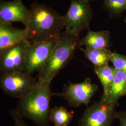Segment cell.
<instances>
[{
    "label": "cell",
    "mask_w": 126,
    "mask_h": 126,
    "mask_svg": "<svg viewBox=\"0 0 126 126\" xmlns=\"http://www.w3.org/2000/svg\"><path fill=\"white\" fill-rule=\"evenodd\" d=\"M125 22L126 23V17L125 18Z\"/></svg>",
    "instance_id": "cell-21"
},
{
    "label": "cell",
    "mask_w": 126,
    "mask_h": 126,
    "mask_svg": "<svg viewBox=\"0 0 126 126\" xmlns=\"http://www.w3.org/2000/svg\"><path fill=\"white\" fill-rule=\"evenodd\" d=\"M24 26L30 42L49 40L58 38L62 32L63 16L45 4L36 2L31 6Z\"/></svg>",
    "instance_id": "cell-1"
},
{
    "label": "cell",
    "mask_w": 126,
    "mask_h": 126,
    "mask_svg": "<svg viewBox=\"0 0 126 126\" xmlns=\"http://www.w3.org/2000/svg\"><path fill=\"white\" fill-rule=\"evenodd\" d=\"M73 117L72 113L62 106H56L50 109L49 119L55 126H69Z\"/></svg>",
    "instance_id": "cell-16"
},
{
    "label": "cell",
    "mask_w": 126,
    "mask_h": 126,
    "mask_svg": "<svg viewBox=\"0 0 126 126\" xmlns=\"http://www.w3.org/2000/svg\"><path fill=\"white\" fill-rule=\"evenodd\" d=\"M126 95V72L116 71L108 95L104 99L108 102L117 104L118 100Z\"/></svg>",
    "instance_id": "cell-13"
},
{
    "label": "cell",
    "mask_w": 126,
    "mask_h": 126,
    "mask_svg": "<svg viewBox=\"0 0 126 126\" xmlns=\"http://www.w3.org/2000/svg\"><path fill=\"white\" fill-rule=\"evenodd\" d=\"M80 49L95 68L108 65L113 54L109 49Z\"/></svg>",
    "instance_id": "cell-14"
},
{
    "label": "cell",
    "mask_w": 126,
    "mask_h": 126,
    "mask_svg": "<svg viewBox=\"0 0 126 126\" xmlns=\"http://www.w3.org/2000/svg\"><path fill=\"white\" fill-rule=\"evenodd\" d=\"M110 33L108 31L99 32L89 30L86 35L80 41L79 45L87 49H109L111 46Z\"/></svg>",
    "instance_id": "cell-12"
},
{
    "label": "cell",
    "mask_w": 126,
    "mask_h": 126,
    "mask_svg": "<svg viewBox=\"0 0 126 126\" xmlns=\"http://www.w3.org/2000/svg\"><path fill=\"white\" fill-rule=\"evenodd\" d=\"M29 14L30 9L23 3V0L0 2V24L18 22L25 25Z\"/></svg>",
    "instance_id": "cell-10"
},
{
    "label": "cell",
    "mask_w": 126,
    "mask_h": 126,
    "mask_svg": "<svg viewBox=\"0 0 126 126\" xmlns=\"http://www.w3.org/2000/svg\"><path fill=\"white\" fill-rule=\"evenodd\" d=\"M116 119L120 121L119 126H126V111H122L120 112H116Z\"/></svg>",
    "instance_id": "cell-20"
},
{
    "label": "cell",
    "mask_w": 126,
    "mask_h": 126,
    "mask_svg": "<svg viewBox=\"0 0 126 126\" xmlns=\"http://www.w3.org/2000/svg\"><path fill=\"white\" fill-rule=\"evenodd\" d=\"M116 105L101 99L86 109L78 126H112L116 119Z\"/></svg>",
    "instance_id": "cell-6"
},
{
    "label": "cell",
    "mask_w": 126,
    "mask_h": 126,
    "mask_svg": "<svg viewBox=\"0 0 126 126\" xmlns=\"http://www.w3.org/2000/svg\"><path fill=\"white\" fill-rule=\"evenodd\" d=\"M29 42L19 43L0 52L1 73L25 71L26 50Z\"/></svg>",
    "instance_id": "cell-9"
},
{
    "label": "cell",
    "mask_w": 126,
    "mask_h": 126,
    "mask_svg": "<svg viewBox=\"0 0 126 126\" xmlns=\"http://www.w3.org/2000/svg\"><path fill=\"white\" fill-rule=\"evenodd\" d=\"M79 37L62 32L45 66L38 73L37 84H50L54 78L73 57L80 45Z\"/></svg>",
    "instance_id": "cell-2"
},
{
    "label": "cell",
    "mask_w": 126,
    "mask_h": 126,
    "mask_svg": "<svg viewBox=\"0 0 126 126\" xmlns=\"http://www.w3.org/2000/svg\"></svg>",
    "instance_id": "cell-22"
},
{
    "label": "cell",
    "mask_w": 126,
    "mask_h": 126,
    "mask_svg": "<svg viewBox=\"0 0 126 126\" xmlns=\"http://www.w3.org/2000/svg\"><path fill=\"white\" fill-rule=\"evenodd\" d=\"M116 70L109 65L100 67L94 68V72L99 79L103 87V94L101 99H104L108 95L113 80L115 76Z\"/></svg>",
    "instance_id": "cell-15"
},
{
    "label": "cell",
    "mask_w": 126,
    "mask_h": 126,
    "mask_svg": "<svg viewBox=\"0 0 126 126\" xmlns=\"http://www.w3.org/2000/svg\"><path fill=\"white\" fill-rule=\"evenodd\" d=\"M23 42H29L25 29L15 28L12 24H0V52Z\"/></svg>",
    "instance_id": "cell-11"
},
{
    "label": "cell",
    "mask_w": 126,
    "mask_h": 126,
    "mask_svg": "<svg viewBox=\"0 0 126 126\" xmlns=\"http://www.w3.org/2000/svg\"><path fill=\"white\" fill-rule=\"evenodd\" d=\"M10 113L13 120L15 126H28L23 121L22 116L16 109L11 110L10 111Z\"/></svg>",
    "instance_id": "cell-19"
},
{
    "label": "cell",
    "mask_w": 126,
    "mask_h": 126,
    "mask_svg": "<svg viewBox=\"0 0 126 126\" xmlns=\"http://www.w3.org/2000/svg\"><path fill=\"white\" fill-rule=\"evenodd\" d=\"M63 16L64 31L79 37L81 32L88 27L93 16L90 0H71L67 12Z\"/></svg>",
    "instance_id": "cell-4"
},
{
    "label": "cell",
    "mask_w": 126,
    "mask_h": 126,
    "mask_svg": "<svg viewBox=\"0 0 126 126\" xmlns=\"http://www.w3.org/2000/svg\"><path fill=\"white\" fill-rule=\"evenodd\" d=\"M99 90V86L87 78L84 81L78 83L69 82L64 86L63 92L55 94L65 99L69 106L78 108L82 105H87Z\"/></svg>",
    "instance_id": "cell-7"
},
{
    "label": "cell",
    "mask_w": 126,
    "mask_h": 126,
    "mask_svg": "<svg viewBox=\"0 0 126 126\" xmlns=\"http://www.w3.org/2000/svg\"><path fill=\"white\" fill-rule=\"evenodd\" d=\"M53 93L50 84L36 86L19 99L16 109L23 118L31 120L38 126H49L50 103Z\"/></svg>",
    "instance_id": "cell-3"
},
{
    "label": "cell",
    "mask_w": 126,
    "mask_h": 126,
    "mask_svg": "<svg viewBox=\"0 0 126 126\" xmlns=\"http://www.w3.org/2000/svg\"><path fill=\"white\" fill-rule=\"evenodd\" d=\"M57 38L49 40L29 42L27 45L25 72H39L45 66L56 44Z\"/></svg>",
    "instance_id": "cell-8"
},
{
    "label": "cell",
    "mask_w": 126,
    "mask_h": 126,
    "mask_svg": "<svg viewBox=\"0 0 126 126\" xmlns=\"http://www.w3.org/2000/svg\"><path fill=\"white\" fill-rule=\"evenodd\" d=\"M110 62L116 71L126 72V56L114 51Z\"/></svg>",
    "instance_id": "cell-18"
},
{
    "label": "cell",
    "mask_w": 126,
    "mask_h": 126,
    "mask_svg": "<svg viewBox=\"0 0 126 126\" xmlns=\"http://www.w3.org/2000/svg\"><path fill=\"white\" fill-rule=\"evenodd\" d=\"M37 79L25 72L1 73L0 86L9 96L20 99L37 85Z\"/></svg>",
    "instance_id": "cell-5"
},
{
    "label": "cell",
    "mask_w": 126,
    "mask_h": 126,
    "mask_svg": "<svg viewBox=\"0 0 126 126\" xmlns=\"http://www.w3.org/2000/svg\"><path fill=\"white\" fill-rule=\"evenodd\" d=\"M103 6L111 16L121 15L126 10V0H104Z\"/></svg>",
    "instance_id": "cell-17"
}]
</instances>
